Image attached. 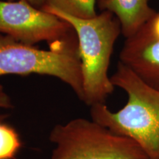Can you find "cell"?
Masks as SVG:
<instances>
[{
  "label": "cell",
  "instance_id": "1",
  "mask_svg": "<svg viewBox=\"0 0 159 159\" xmlns=\"http://www.w3.org/2000/svg\"><path fill=\"white\" fill-rule=\"evenodd\" d=\"M111 80L126 93L127 103L116 112L105 104L92 105V120L135 141L148 159H159V91L146 84L120 61Z\"/></svg>",
  "mask_w": 159,
  "mask_h": 159
},
{
  "label": "cell",
  "instance_id": "2",
  "mask_svg": "<svg viewBox=\"0 0 159 159\" xmlns=\"http://www.w3.org/2000/svg\"><path fill=\"white\" fill-rule=\"evenodd\" d=\"M69 23L76 33L83 76V99L87 105L105 104L115 86L108 75L111 55L121 25L108 11L92 19H81L55 9H42Z\"/></svg>",
  "mask_w": 159,
  "mask_h": 159
},
{
  "label": "cell",
  "instance_id": "3",
  "mask_svg": "<svg viewBox=\"0 0 159 159\" xmlns=\"http://www.w3.org/2000/svg\"><path fill=\"white\" fill-rule=\"evenodd\" d=\"M48 50L25 44L0 33V76L48 75L70 86L83 99V76L76 33L49 45Z\"/></svg>",
  "mask_w": 159,
  "mask_h": 159
},
{
  "label": "cell",
  "instance_id": "4",
  "mask_svg": "<svg viewBox=\"0 0 159 159\" xmlns=\"http://www.w3.org/2000/svg\"><path fill=\"white\" fill-rule=\"evenodd\" d=\"M49 141L51 159H148L135 141L83 118L55 125Z\"/></svg>",
  "mask_w": 159,
  "mask_h": 159
},
{
  "label": "cell",
  "instance_id": "5",
  "mask_svg": "<svg viewBox=\"0 0 159 159\" xmlns=\"http://www.w3.org/2000/svg\"><path fill=\"white\" fill-rule=\"evenodd\" d=\"M75 33L66 21L26 0H0V33L19 42L35 46L47 41L51 45Z\"/></svg>",
  "mask_w": 159,
  "mask_h": 159
},
{
  "label": "cell",
  "instance_id": "6",
  "mask_svg": "<svg viewBox=\"0 0 159 159\" xmlns=\"http://www.w3.org/2000/svg\"><path fill=\"white\" fill-rule=\"evenodd\" d=\"M119 61L146 84L159 91V39L141 28L125 40Z\"/></svg>",
  "mask_w": 159,
  "mask_h": 159
},
{
  "label": "cell",
  "instance_id": "7",
  "mask_svg": "<svg viewBox=\"0 0 159 159\" xmlns=\"http://www.w3.org/2000/svg\"><path fill=\"white\" fill-rule=\"evenodd\" d=\"M97 4L101 11L110 12L119 20L125 39L136 34L156 13L149 0H98Z\"/></svg>",
  "mask_w": 159,
  "mask_h": 159
},
{
  "label": "cell",
  "instance_id": "8",
  "mask_svg": "<svg viewBox=\"0 0 159 159\" xmlns=\"http://www.w3.org/2000/svg\"><path fill=\"white\" fill-rule=\"evenodd\" d=\"M96 0H47L41 9H55L77 19H92L97 15Z\"/></svg>",
  "mask_w": 159,
  "mask_h": 159
},
{
  "label": "cell",
  "instance_id": "9",
  "mask_svg": "<svg viewBox=\"0 0 159 159\" xmlns=\"http://www.w3.org/2000/svg\"><path fill=\"white\" fill-rule=\"evenodd\" d=\"M21 148L17 131L11 125L0 122V159H14Z\"/></svg>",
  "mask_w": 159,
  "mask_h": 159
},
{
  "label": "cell",
  "instance_id": "10",
  "mask_svg": "<svg viewBox=\"0 0 159 159\" xmlns=\"http://www.w3.org/2000/svg\"><path fill=\"white\" fill-rule=\"evenodd\" d=\"M150 36L159 39V12H156V15L142 27Z\"/></svg>",
  "mask_w": 159,
  "mask_h": 159
},
{
  "label": "cell",
  "instance_id": "11",
  "mask_svg": "<svg viewBox=\"0 0 159 159\" xmlns=\"http://www.w3.org/2000/svg\"><path fill=\"white\" fill-rule=\"evenodd\" d=\"M13 107L11 97L5 93L2 85L0 84V108H12Z\"/></svg>",
  "mask_w": 159,
  "mask_h": 159
},
{
  "label": "cell",
  "instance_id": "12",
  "mask_svg": "<svg viewBox=\"0 0 159 159\" xmlns=\"http://www.w3.org/2000/svg\"><path fill=\"white\" fill-rule=\"evenodd\" d=\"M7 1H16V0H7ZM27 2L34 6L35 7H37V8L41 9L43 7V6L45 5L47 0H26Z\"/></svg>",
  "mask_w": 159,
  "mask_h": 159
},
{
  "label": "cell",
  "instance_id": "13",
  "mask_svg": "<svg viewBox=\"0 0 159 159\" xmlns=\"http://www.w3.org/2000/svg\"><path fill=\"white\" fill-rule=\"evenodd\" d=\"M8 116L7 114H0V122H4V120Z\"/></svg>",
  "mask_w": 159,
  "mask_h": 159
}]
</instances>
